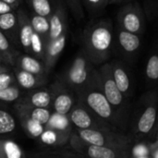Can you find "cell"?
Segmentation results:
<instances>
[{"instance_id":"4fadbf2b","label":"cell","mask_w":158,"mask_h":158,"mask_svg":"<svg viewBox=\"0 0 158 158\" xmlns=\"http://www.w3.org/2000/svg\"><path fill=\"white\" fill-rule=\"evenodd\" d=\"M72 131H59L44 127V131L36 140L40 145L46 147V149L66 147L69 142Z\"/></svg>"},{"instance_id":"d6a6232c","label":"cell","mask_w":158,"mask_h":158,"mask_svg":"<svg viewBox=\"0 0 158 158\" xmlns=\"http://www.w3.org/2000/svg\"><path fill=\"white\" fill-rule=\"evenodd\" d=\"M66 2H67L68 6L70 7V10L76 19L81 20V19H83L84 12H83V8H82L81 0H66Z\"/></svg>"},{"instance_id":"cb8c5ba5","label":"cell","mask_w":158,"mask_h":158,"mask_svg":"<svg viewBox=\"0 0 158 158\" xmlns=\"http://www.w3.org/2000/svg\"><path fill=\"white\" fill-rule=\"evenodd\" d=\"M0 158H26L18 143L11 140L0 139Z\"/></svg>"},{"instance_id":"d6986e66","label":"cell","mask_w":158,"mask_h":158,"mask_svg":"<svg viewBox=\"0 0 158 158\" xmlns=\"http://www.w3.org/2000/svg\"><path fill=\"white\" fill-rule=\"evenodd\" d=\"M118 44L127 56L135 55L142 44L140 35L126 31L124 30L118 31Z\"/></svg>"},{"instance_id":"7a4b0ae2","label":"cell","mask_w":158,"mask_h":158,"mask_svg":"<svg viewBox=\"0 0 158 158\" xmlns=\"http://www.w3.org/2000/svg\"><path fill=\"white\" fill-rule=\"evenodd\" d=\"M76 101L82 104L100 120L106 123L111 128L126 132L116 112L103 93L97 69L94 70L86 86L76 94Z\"/></svg>"},{"instance_id":"9a60e30c","label":"cell","mask_w":158,"mask_h":158,"mask_svg":"<svg viewBox=\"0 0 158 158\" xmlns=\"http://www.w3.org/2000/svg\"><path fill=\"white\" fill-rule=\"evenodd\" d=\"M48 20L49 31L46 42L55 40L61 35L67 33V13L62 5H58L56 6V10L52 12Z\"/></svg>"},{"instance_id":"484cf974","label":"cell","mask_w":158,"mask_h":158,"mask_svg":"<svg viewBox=\"0 0 158 158\" xmlns=\"http://www.w3.org/2000/svg\"><path fill=\"white\" fill-rule=\"evenodd\" d=\"M30 22H31L33 31L43 38V40L44 41V44H45L46 40H47V35H48V31H49L48 19L39 16V15H33L30 19Z\"/></svg>"},{"instance_id":"f1b7e54d","label":"cell","mask_w":158,"mask_h":158,"mask_svg":"<svg viewBox=\"0 0 158 158\" xmlns=\"http://www.w3.org/2000/svg\"><path fill=\"white\" fill-rule=\"evenodd\" d=\"M22 90L16 84L0 89V102L8 104L16 103L22 95Z\"/></svg>"},{"instance_id":"83f0119b","label":"cell","mask_w":158,"mask_h":158,"mask_svg":"<svg viewBox=\"0 0 158 158\" xmlns=\"http://www.w3.org/2000/svg\"><path fill=\"white\" fill-rule=\"evenodd\" d=\"M146 81L149 86H156L158 79V56L152 54L147 61L145 69Z\"/></svg>"},{"instance_id":"d4e9b609","label":"cell","mask_w":158,"mask_h":158,"mask_svg":"<svg viewBox=\"0 0 158 158\" xmlns=\"http://www.w3.org/2000/svg\"><path fill=\"white\" fill-rule=\"evenodd\" d=\"M0 54L3 56L5 64L7 66H13L16 57L19 54L12 48L9 41L2 31H0Z\"/></svg>"},{"instance_id":"ab89813d","label":"cell","mask_w":158,"mask_h":158,"mask_svg":"<svg viewBox=\"0 0 158 158\" xmlns=\"http://www.w3.org/2000/svg\"><path fill=\"white\" fill-rule=\"evenodd\" d=\"M117 1H118V0H107L108 4H109V3H115V2H117Z\"/></svg>"},{"instance_id":"4316f807","label":"cell","mask_w":158,"mask_h":158,"mask_svg":"<svg viewBox=\"0 0 158 158\" xmlns=\"http://www.w3.org/2000/svg\"><path fill=\"white\" fill-rule=\"evenodd\" d=\"M44 127L55 129V130H59V131H73V127L69 121V118L67 116L58 115L54 112H52L51 117Z\"/></svg>"},{"instance_id":"ffe728a7","label":"cell","mask_w":158,"mask_h":158,"mask_svg":"<svg viewBox=\"0 0 158 158\" xmlns=\"http://www.w3.org/2000/svg\"><path fill=\"white\" fill-rule=\"evenodd\" d=\"M29 158H88L69 147L49 148L30 154Z\"/></svg>"},{"instance_id":"ac0fdd59","label":"cell","mask_w":158,"mask_h":158,"mask_svg":"<svg viewBox=\"0 0 158 158\" xmlns=\"http://www.w3.org/2000/svg\"><path fill=\"white\" fill-rule=\"evenodd\" d=\"M12 67L19 68L34 75L47 76L44 62L31 55H19L16 57Z\"/></svg>"},{"instance_id":"1f68e13d","label":"cell","mask_w":158,"mask_h":158,"mask_svg":"<svg viewBox=\"0 0 158 158\" xmlns=\"http://www.w3.org/2000/svg\"><path fill=\"white\" fill-rule=\"evenodd\" d=\"M18 23V19L13 11L0 15V31H12Z\"/></svg>"},{"instance_id":"ba28073f","label":"cell","mask_w":158,"mask_h":158,"mask_svg":"<svg viewBox=\"0 0 158 158\" xmlns=\"http://www.w3.org/2000/svg\"><path fill=\"white\" fill-rule=\"evenodd\" d=\"M67 117L71 126L73 127V130H115L106 123L100 120L94 114H93L89 109H87L78 101L75 102Z\"/></svg>"},{"instance_id":"7402d4cb","label":"cell","mask_w":158,"mask_h":158,"mask_svg":"<svg viewBox=\"0 0 158 158\" xmlns=\"http://www.w3.org/2000/svg\"><path fill=\"white\" fill-rule=\"evenodd\" d=\"M17 128V120L7 104L0 102V137L12 134Z\"/></svg>"},{"instance_id":"3957f363","label":"cell","mask_w":158,"mask_h":158,"mask_svg":"<svg viewBox=\"0 0 158 158\" xmlns=\"http://www.w3.org/2000/svg\"><path fill=\"white\" fill-rule=\"evenodd\" d=\"M86 55L93 65H103L109 58L114 34L109 21H100L86 30L83 34Z\"/></svg>"},{"instance_id":"74e56055","label":"cell","mask_w":158,"mask_h":158,"mask_svg":"<svg viewBox=\"0 0 158 158\" xmlns=\"http://www.w3.org/2000/svg\"><path fill=\"white\" fill-rule=\"evenodd\" d=\"M7 70H10V67L9 66L4 65V64H0V73L7 71Z\"/></svg>"},{"instance_id":"603a6c76","label":"cell","mask_w":158,"mask_h":158,"mask_svg":"<svg viewBox=\"0 0 158 158\" xmlns=\"http://www.w3.org/2000/svg\"><path fill=\"white\" fill-rule=\"evenodd\" d=\"M15 118L18 119V121L19 122L21 128L23 129V131H25V133L32 139H37L42 132L44 130V126L41 125L28 118H26L23 115L20 114H15Z\"/></svg>"},{"instance_id":"2e32d148","label":"cell","mask_w":158,"mask_h":158,"mask_svg":"<svg viewBox=\"0 0 158 158\" xmlns=\"http://www.w3.org/2000/svg\"><path fill=\"white\" fill-rule=\"evenodd\" d=\"M12 72L18 86L21 90L30 91L32 89L40 88L44 86L47 82V76L34 75L16 67H12Z\"/></svg>"},{"instance_id":"5b68a950","label":"cell","mask_w":158,"mask_h":158,"mask_svg":"<svg viewBox=\"0 0 158 158\" xmlns=\"http://www.w3.org/2000/svg\"><path fill=\"white\" fill-rule=\"evenodd\" d=\"M94 65L90 61L83 49L75 56L69 67L58 77L75 94L80 93L91 80L94 70Z\"/></svg>"},{"instance_id":"f35d334b","label":"cell","mask_w":158,"mask_h":158,"mask_svg":"<svg viewBox=\"0 0 158 158\" xmlns=\"http://www.w3.org/2000/svg\"><path fill=\"white\" fill-rule=\"evenodd\" d=\"M0 64H4V65H6V64H5L4 59H3V56H1V54H0ZM6 66H7V65H6Z\"/></svg>"},{"instance_id":"30bf717a","label":"cell","mask_w":158,"mask_h":158,"mask_svg":"<svg viewBox=\"0 0 158 158\" xmlns=\"http://www.w3.org/2000/svg\"><path fill=\"white\" fill-rule=\"evenodd\" d=\"M118 22L122 26V30L140 34L144 31L145 18L139 4L128 5L119 10L118 15Z\"/></svg>"},{"instance_id":"4dcf8cb0","label":"cell","mask_w":158,"mask_h":158,"mask_svg":"<svg viewBox=\"0 0 158 158\" xmlns=\"http://www.w3.org/2000/svg\"><path fill=\"white\" fill-rule=\"evenodd\" d=\"M30 4L36 15L49 19L52 14V6L50 0H31Z\"/></svg>"},{"instance_id":"e0dca14e","label":"cell","mask_w":158,"mask_h":158,"mask_svg":"<svg viewBox=\"0 0 158 158\" xmlns=\"http://www.w3.org/2000/svg\"><path fill=\"white\" fill-rule=\"evenodd\" d=\"M14 114H20L25 116L26 118L45 126L48 122L52 110L48 108H38V107H32L27 105H23L21 103L16 102L13 106Z\"/></svg>"},{"instance_id":"7c38bea8","label":"cell","mask_w":158,"mask_h":158,"mask_svg":"<svg viewBox=\"0 0 158 158\" xmlns=\"http://www.w3.org/2000/svg\"><path fill=\"white\" fill-rule=\"evenodd\" d=\"M17 102L32 107L51 109V105H52L51 92L49 88L44 86L30 91H26L24 94H22L21 97Z\"/></svg>"},{"instance_id":"e575fe53","label":"cell","mask_w":158,"mask_h":158,"mask_svg":"<svg viewBox=\"0 0 158 158\" xmlns=\"http://www.w3.org/2000/svg\"><path fill=\"white\" fill-rule=\"evenodd\" d=\"M147 149H148V157L158 158V141L157 137L153 140L147 142Z\"/></svg>"},{"instance_id":"5bb4252c","label":"cell","mask_w":158,"mask_h":158,"mask_svg":"<svg viewBox=\"0 0 158 158\" xmlns=\"http://www.w3.org/2000/svg\"><path fill=\"white\" fill-rule=\"evenodd\" d=\"M67 42V33L61 35L60 37L48 41L44 46V55L43 62L45 67V70L47 74L53 69L55 65L56 64L60 55L62 54Z\"/></svg>"},{"instance_id":"8d00e7d4","label":"cell","mask_w":158,"mask_h":158,"mask_svg":"<svg viewBox=\"0 0 158 158\" xmlns=\"http://www.w3.org/2000/svg\"><path fill=\"white\" fill-rule=\"evenodd\" d=\"M1 1L6 3V4H7V5H9V6H11L14 8L15 6H17L19 5L20 0H1Z\"/></svg>"},{"instance_id":"836d02e7","label":"cell","mask_w":158,"mask_h":158,"mask_svg":"<svg viewBox=\"0 0 158 158\" xmlns=\"http://www.w3.org/2000/svg\"><path fill=\"white\" fill-rule=\"evenodd\" d=\"M16 84H17V82H16L14 74L11 69L0 73V89L6 88V87L16 85Z\"/></svg>"},{"instance_id":"44dd1931","label":"cell","mask_w":158,"mask_h":158,"mask_svg":"<svg viewBox=\"0 0 158 158\" xmlns=\"http://www.w3.org/2000/svg\"><path fill=\"white\" fill-rule=\"evenodd\" d=\"M19 24V42L23 49L28 55H31V40L33 34V30L31 28L30 19H28L21 11L19 14L18 18Z\"/></svg>"},{"instance_id":"8992f818","label":"cell","mask_w":158,"mask_h":158,"mask_svg":"<svg viewBox=\"0 0 158 158\" xmlns=\"http://www.w3.org/2000/svg\"><path fill=\"white\" fill-rule=\"evenodd\" d=\"M74 131L83 141L96 146L131 151L132 145L128 134L120 131L111 129Z\"/></svg>"},{"instance_id":"f546056e","label":"cell","mask_w":158,"mask_h":158,"mask_svg":"<svg viewBox=\"0 0 158 158\" xmlns=\"http://www.w3.org/2000/svg\"><path fill=\"white\" fill-rule=\"evenodd\" d=\"M44 41L43 38L33 31L31 40V56L43 61L44 55Z\"/></svg>"},{"instance_id":"277c9868","label":"cell","mask_w":158,"mask_h":158,"mask_svg":"<svg viewBox=\"0 0 158 158\" xmlns=\"http://www.w3.org/2000/svg\"><path fill=\"white\" fill-rule=\"evenodd\" d=\"M98 70L100 81H101V87L103 90V93L107 99L108 103L116 112L118 119L120 120L124 131H127V128L129 126V120H130V103L129 99H127L122 93L118 90L117 87L110 69L109 63L103 64Z\"/></svg>"},{"instance_id":"6da1fadb","label":"cell","mask_w":158,"mask_h":158,"mask_svg":"<svg viewBox=\"0 0 158 158\" xmlns=\"http://www.w3.org/2000/svg\"><path fill=\"white\" fill-rule=\"evenodd\" d=\"M157 93L148 91L138 101L129 120L130 131L127 133L132 144L147 143L157 134Z\"/></svg>"},{"instance_id":"d590c367","label":"cell","mask_w":158,"mask_h":158,"mask_svg":"<svg viewBox=\"0 0 158 158\" xmlns=\"http://www.w3.org/2000/svg\"><path fill=\"white\" fill-rule=\"evenodd\" d=\"M12 9H13V7L11 6H9V5H7V4H6L0 0V15L6 14L7 12H11Z\"/></svg>"},{"instance_id":"9c48e42d","label":"cell","mask_w":158,"mask_h":158,"mask_svg":"<svg viewBox=\"0 0 158 158\" xmlns=\"http://www.w3.org/2000/svg\"><path fill=\"white\" fill-rule=\"evenodd\" d=\"M48 88L52 96V112L67 116L76 102L75 94L59 78H57Z\"/></svg>"},{"instance_id":"8fae6325","label":"cell","mask_w":158,"mask_h":158,"mask_svg":"<svg viewBox=\"0 0 158 158\" xmlns=\"http://www.w3.org/2000/svg\"><path fill=\"white\" fill-rule=\"evenodd\" d=\"M109 65L111 74L117 87L127 99H130L133 94L134 85L129 69L121 61L118 60L112 61Z\"/></svg>"},{"instance_id":"52a82bcc","label":"cell","mask_w":158,"mask_h":158,"mask_svg":"<svg viewBox=\"0 0 158 158\" xmlns=\"http://www.w3.org/2000/svg\"><path fill=\"white\" fill-rule=\"evenodd\" d=\"M67 147L88 158H131L130 150L111 149L90 144L83 141L74 130Z\"/></svg>"}]
</instances>
